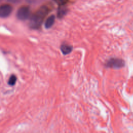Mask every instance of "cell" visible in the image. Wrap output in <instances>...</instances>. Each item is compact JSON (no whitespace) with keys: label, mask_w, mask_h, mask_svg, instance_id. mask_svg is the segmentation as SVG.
I'll return each instance as SVG.
<instances>
[{"label":"cell","mask_w":133,"mask_h":133,"mask_svg":"<svg viewBox=\"0 0 133 133\" xmlns=\"http://www.w3.org/2000/svg\"><path fill=\"white\" fill-rule=\"evenodd\" d=\"M125 65V61L122 59L118 58H111L109 59L105 63L107 67L113 69H119L124 67Z\"/></svg>","instance_id":"2"},{"label":"cell","mask_w":133,"mask_h":133,"mask_svg":"<svg viewBox=\"0 0 133 133\" xmlns=\"http://www.w3.org/2000/svg\"><path fill=\"white\" fill-rule=\"evenodd\" d=\"M12 10V6L7 4H3L0 6V17L6 18L11 13Z\"/></svg>","instance_id":"4"},{"label":"cell","mask_w":133,"mask_h":133,"mask_svg":"<svg viewBox=\"0 0 133 133\" xmlns=\"http://www.w3.org/2000/svg\"><path fill=\"white\" fill-rule=\"evenodd\" d=\"M55 21V16L54 15L49 16L45 21V27L46 29L50 28L54 24Z\"/></svg>","instance_id":"7"},{"label":"cell","mask_w":133,"mask_h":133,"mask_svg":"<svg viewBox=\"0 0 133 133\" xmlns=\"http://www.w3.org/2000/svg\"><path fill=\"white\" fill-rule=\"evenodd\" d=\"M49 11L50 9L47 5L41 6L31 17L29 22L30 27L33 29H38Z\"/></svg>","instance_id":"1"},{"label":"cell","mask_w":133,"mask_h":133,"mask_svg":"<svg viewBox=\"0 0 133 133\" xmlns=\"http://www.w3.org/2000/svg\"><path fill=\"white\" fill-rule=\"evenodd\" d=\"M30 10L28 6H23L19 8L17 12V17L20 20H25L29 18Z\"/></svg>","instance_id":"3"},{"label":"cell","mask_w":133,"mask_h":133,"mask_svg":"<svg viewBox=\"0 0 133 133\" xmlns=\"http://www.w3.org/2000/svg\"><path fill=\"white\" fill-rule=\"evenodd\" d=\"M68 9L65 6V5L59 6L57 10V16L59 19L63 18L68 13Z\"/></svg>","instance_id":"5"},{"label":"cell","mask_w":133,"mask_h":133,"mask_svg":"<svg viewBox=\"0 0 133 133\" xmlns=\"http://www.w3.org/2000/svg\"><path fill=\"white\" fill-rule=\"evenodd\" d=\"M56 3H57L59 6L65 5L68 2L69 0H53Z\"/></svg>","instance_id":"9"},{"label":"cell","mask_w":133,"mask_h":133,"mask_svg":"<svg viewBox=\"0 0 133 133\" xmlns=\"http://www.w3.org/2000/svg\"><path fill=\"white\" fill-rule=\"evenodd\" d=\"M16 81H17L16 76L14 74H12L10 75V76L8 79V84L10 86H14L16 84Z\"/></svg>","instance_id":"8"},{"label":"cell","mask_w":133,"mask_h":133,"mask_svg":"<svg viewBox=\"0 0 133 133\" xmlns=\"http://www.w3.org/2000/svg\"><path fill=\"white\" fill-rule=\"evenodd\" d=\"M60 50L61 52L64 55H66L72 52L73 50V47L70 45L64 43L61 45Z\"/></svg>","instance_id":"6"}]
</instances>
